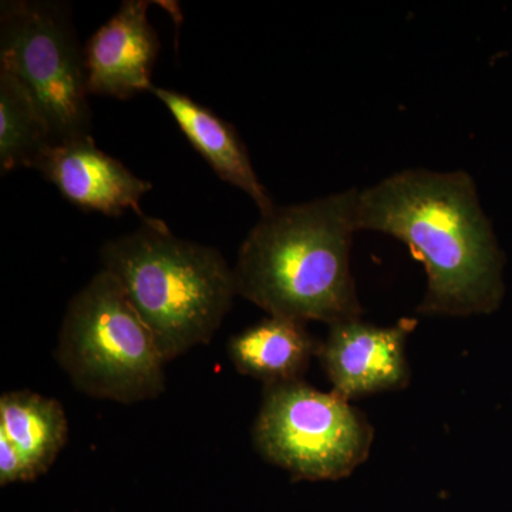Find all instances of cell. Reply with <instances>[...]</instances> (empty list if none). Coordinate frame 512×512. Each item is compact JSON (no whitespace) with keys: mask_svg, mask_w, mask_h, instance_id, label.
<instances>
[{"mask_svg":"<svg viewBox=\"0 0 512 512\" xmlns=\"http://www.w3.org/2000/svg\"><path fill=\"white\" fill-rule=\"evenodd\" d=\"M357 231L392 235L423 262L420 315H488L503 302L504 255L464 171L404 170L359 191Z\"/></svg>","mask_w":512,"mask_h":512,"instance_id":"obj_1","label":"cell"},{"mask_svg":"<svg viewBox=\"0 0 512 512\" xmlns=\"http://www.w3.org/2000/svg\"><path fill=\"white\" fill-rule=\"evenodd\" d=\"M359 191L274 208L261 215L239 248L237 292L268 312L299 322L362 318L350 248Z\"/></svg>","mask_w":512,"mask_h":512,"instance_id":"obj_2","label":"cell"},{"mask_svg":"<svg viewBox=\"0 0 512 512\" xmlns=\"http://www.w3.org/2000/svg\"><path fill=\"white\" fill-rule=\"evenodd\" d=\"M100 259L167 363L210 343L238 295L234 268L218 249L175 237L156 218L144 217L136 231L104 244Z\"/></svg>","mask_w":512,"mask_h":512,"instance_id":"obj_3","label":"cell"},{"mask_svg":"<svg viewBox=\"0 0 512 512\" xmlns=\"http://www.w3.org/2000/svg\"><path fill=\"white\" fill-rule=\"evenodd\" d=\"M56 359L73 386L96 399L134 404L165 390L167 362L153 332L103 268L67 306Z\"/></svg>","mask_w":512,"mask_h":512,"instance_id":"obj_4","label":"cell"},{"mask_svg":"<svg viewBox=\"0 0 512 512\" xmlns=\"http://www.w3.org/2000/svg\"><path fill=\"white\" fill-rule=\"evenodd\" d=\"M254 443L295 480L335 481L369 457L373 429L349 400L299 380L265 386Z\"/></svg>","mask_w":512,"mask_h":512,"instance_id":"obj_5","label":"cell"},{"mask_svg":"<svg viewBox=\"0 0 512 512\" xmlns=\"http://www.w3.org/2000/svg\"><path fill=\"white\" fill-rule=\"evenodd\" d=\"M0 70L28 87L49 121L55 144L90 136L92 111L84 55L62 3H2Z\"/></svg>","mask_w":512,"mask_h":512,"instance_id":"obj_6","label":"cell"},{"mask_svg":"<svg viewBox=\"0 0 512 512\" xmlns=\"http://www.w3.org/2000/svg\"><path fill=\"white\" fill-rule=\"evenodd\" d=\"M416 326L410 318L389 328L360 319L330 326L318 356L333 393L352 400L404 389L410 382L406 342Z\"/></svg>","mask_w":512,"mask_h":512,"instance_id":"obj_7","label":"cell"},{"mask_svg":"<svg viewBox=\"0 0 512 512\" xmlns=\"http://www.w3.org/2000/svg\"><path fill=\"white\" fill-rule=\"evenodd\" d=\"M150 2L126 0L84 46L90 96L127 100L150 92L160 39L148 20Z\"/></svg>","mask_w":512,"mask_h":512,"instance_id":"obj_8","label":"cell"},{"mask_svg":"<svg viewBox=\"0 0 512 512\" xmlns=\"http://www.w3.org/2000/svg\"><path fill=\"white\" fill-rule=\"evenodd\" d=\"M35 168L83 210L107 217L131 210L144 218L140 202L153 185L101 151L92 136L53 144Z\"/></svg>","mask_w":512,"mask_h":512,"instance_id":"obj_9","label":"cell"},{"mask_svg":"<svg viewBox=\"0 0 512 512\" xmlns=\"http://www.w3.org/2000/svg\"><path fill=\"white\" fill-rule=\"evenodd\" d=\"M150 92L167 107L192 147L207 160L222 181L247 192L258 205L261 215L274 210L271 195L259 181L247 147L234 126L187 94L156 86L151 87Z\"/></svg>","mask_w":512,"mask_h":512,"instance_id":"obj_10","label":"cell"},{"mask_svg":"<svg viewBox=\"0 0 512 512\" xmlns=\"http://www.w3.org/2000/svg\"><path fill=\"white\" fill-rule=\"evenodd\" d=\"M319 348L305 322L279 316L262 319L228 343L235 369L265 386L302 380Z\"/></svg>","mask_w":512,"mask_h":512,"instance_id":"obj_11","label":"cell"},{"mask_svg":"<svg viewBox=\"0 0 512 512\" xmlns=\"http://www.w3.org/2000/svg\"><path fill=\"white\" fill-rule=\"evenodd\" d=\"M0 437L19 451L36 480L49 471L66 447L69 421L56 399L30 390L3 393Z\"/></svg>","mask_w":512,"mask_h":512,"instance_id":"obj_12","label":"cell"},{"mask_svg":"<svg viewBox=\"0 0 512 512\" xmlns=\"http://www.w3.org/2000/svg\"><path fill=\"white\" fill-rule=\"evenodd\" d=\"M55 144L52 128L33 94L18 77L0 70V170L35 168Z\"/></svg>","mask_w":512,"mask_h":512,"instance_id":"obj_13","label":"cell"},{"mask_svg":"<svg viewBox=\"0 0 512 512\" xmlns=\"http://www.w3.org/2000/svg\"><path fill=\"white\" fill-rule=\"evenodd\" d=\"M28 481H33V477L25 460L8 440L0 437V485L6 487Z\"/></svg>","mask_w":512,"mask_h":512,"instance_id":"obj_14","label":"cell"}]
</instances>
